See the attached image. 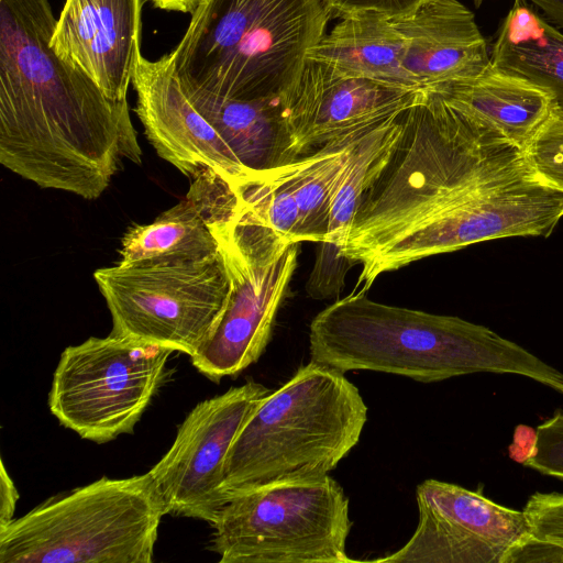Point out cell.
Here are the masks:
<instances>
[{
    "instance_id": "cell-3",
    "label": "cell",
    "mask_w": 563,
    "mask_h": 563,
    "mask_svg": "<svg viewBox=\"0 0 563 563\" xmlns=\"http://www.w3.org/2000/svg\"><path fill=\"white\" fill-rule=\"evenodd\" d=\"M311 361L431 383L474 373L530 378L563 395V373L485 325L389 306L364 291L335 300L311 321Z\"/></svg>"
},
{
    "instance_id": "cell-15",
    "label": "cell",
    "mask_w": 563,
    "mask_h": 563,
    "mask_svg": "<svg viewBox=\"0 0 563 563\" xmlns=\"http://www.w3.org/2000/svg\"><path fill=\"white\" fill-rule=\"evenodd\" d=\"M132 85L135 112L159 157L191 180L211 169L233 187L255 179L216 129L195 108L184 91L168 54L157 60L139 55Z\"/></svg>"
},
{
    "instance_id": "cell-11",
    "label": "cell",
    "mask_w": 563,
    "mask_h": 563,
    "mask_svg": "<svg viewBox=\"0 0 563 563\" xmlns=\"http://www.w3.org/2000/svg\"><path fill=\"white\" fill-rule=\"evenodd\" d=\"M423 93L351 76L306 57L292 85L279 96L286 163L357 142L415 106Z\"/></svg>"
},
{
    "instance_id": "cell-6",
    "label": "cell",
    "mask_w": 563,
    "mask_h": 563,
    "mask_svg": "<svg viewBox=\"0 0 563 563\" xmlns=\"http://www.w3.org/2000/svg\"><path fill=\"white\" fill-rule=\"evenodd\" d=\"M165 515L148 472L103 476L0 527V563H151Z\"/></svg>"
},
{
    "instance_id": "cell-17",
    "label": "cell",
    "mask_w": 563,
    "mask_h": 563,
    "mask_svg": "<svg viewBox=\"0 0 563 563\" xmlns=\"http://www.w3.org/2000/svg\"><path fill=\"white\" fill-rule=\"evenodd\" d=\"M395 21L404 38L402 67L420 89L477 76L492 65L474 13L459 0H422Z\"/></svg>"
},
{
    "instance_id": "cell-16",
    "label": "cell",
    "mask_w": 563,
    "mask_h": 563,
    "mask_svg": "<svg viewBox=\"0 0 563 563\" xmlns=\"http://www.w3.org/2000/svg\"><path fill=\"white\" fill-rule=\"evenodd\" d=\"M144 0H66L51 38L55 53L112 100L124 101L141 54Z\"/></svg>"
},
{
    "instance_id": "cell-30",
    "label": "cell",
    "mask_w": 563,
    "mask_h": 563,
    "mask_svg": "<svg viewBox=\"0 0 563 563\" xmlns=\"http://www.w3.org/2000/svg\"><path fill=\"white\" fill-rule=\"evenodd\" d=\"M0 478V527H2L14 519L13 515L19 499V493L15 484L7 472L3 461H1Z\"/></svg>"
},
{
    "instance_id": "cell-13",
    "label": "cell",
    "mask_w": 563,
    "mask_h": 563,
    "mask_svg": "<svg viewBox=\"0 0 563 563\" xmlns=\"http://www.w3.org/2000/svg\"><path fill=\"white\" fill-rule=\"evenodd\" d=\"M418 526L384 563H508L530 536L522 510L462 486L427 479L416 489Z\"/></svg>"
},
{
    "instance_id": "cell-1",
    "label": "cell",
    "mask_w": 563,
    "mask_h": 563,
    "mask_svg": "<svg viewBox=\"0 0 563 563\" xmlns=\"http://www.w3.org/2000/svg\"><path fill=\"white\" fill-rule=\"evenodd\" d=\"M47 0H0V163L41 188L99 198L142 150L128 101L63 60Z\"/></svg>"
},
{
    "instance_id": "cell-4",
    "label": "cell",
    "mask_w": 563,
    "mask_h": 563,
    "mask_svg": "<svg viewBox=\"0 0 563 563\" xmlns=\"http://www.w3.org/2000/svg\"><path fill=\"white\" fill-rule=\"evenodd\" d=\"M330 18L324 0H202L168 56L184 89L276 99L295 81Z\"/></svg>"
},
{
    "instance_id": "cell-19",
    "label": "cell",
    "mask_w": 563,
    "mask_h": 563,
    "mask_svg": "<svg viewBox=\"0 0 563 563\" xmlns=\"http://www.w3.org/2000/svg\"><path fill=\"white\" fill-rule=\"evenodd\" d=\"M404 38L395 18L367 14L341 19L307 57L384 84L420 89L402 67Z\"/></svg>"
},
{
    "instance_id": "cell-8",
    "label": "cell",
    "mask_w": 563,
    "mask_h": 563,
    "mask_svg": "<svg viewBox=\"0 0 563 563\" xmlns=\"http://www.w3.org/2000/svg\"><path fill=\"white\" fill-rule=\"evenodd\" d=\"M115 335L189 357L211 336L232 280L222 252L197 261L117 262L93 273Z\"/></svg>"
},
{
    "instance_id": "cell-31",
    "label": "cell",
    "mask_w": 563,
    "mask_h": 563,
    "mask_svg": "<svg viewBox=\"0 0 563 563\" xmlns=\"http://www.w3.org/2000/svg\"><path fill=\"white\" fill-rule=\"evenodd\" d=\"M537 9L541 10L545 19L559 26L563 27V0H526Z\"/></svg>"
},
{
    "instance_id": "cell-33",
    "label": "cell",
    "mask_w": 563,
    "mask_h": 563,
    "mask_svg": "<svg viewBox=\"0 0 563 563\" xmlns=\"http://www.w3.org/2000/svg\"><path fill=\"white\" fill-rule=\"evenodd\" d=\"M476 7H479L484 0H473Z\"/></svg>"
},
{
    "instance_id": "cell-10",
    "label": "cell",
    "mask_w": 563,
    "mask_h": 563,
    "mask_svg": "<svg viewBox=\"0 0 563 563\" xmlns=\"http://www.w3.org/2000/svg\"><path fill=\"white\" fill-rule=\"evenodd\" d=\"M563 217V191L530 167L505 177L409 230L358 260L357 286L367 290L382 274L416 261L495 239L548 236Z\"/></svg>"
},
{
    "instance_id": "cell-12",
    "label": "cell",
    "mask_w": 563,
    "mask_h": 563,
    "mask_svg": "<svg viewBox=\"0 0 563 563\" xmlns=\"http://www.w3.org/2000/svg\"><path fill=\"white\" fill-rule=\"evenodd\" d=\"M269 393L271 389L250 379L190 410L169 450L148 471L167 515L214 523L228 503L222 481L230 448Z\"/></svg>"
},
{
    "instance_id": "cell-32",
    "label": "cell",
    "mask_w": 563,
    "mask_h": 563,
    "mask_svg": "<svg viewBox=\"0 0 563 563\" xmlns=\"http://www.w3.org/2000/svg\"><path fill=\"white\" fill-rule=\"evenodd\" d=\"M153 3L154 7L166 10L176 11L183 13L192 14L199 7L202 0H147Z\"/></svg>"
},
{
    "instance_id": "cell-23",
    "label": "cell",
    "mask_w": 563,
    "mask_h": 563,
    "mask_svg": "<svg viewBox=\"0 0 563 563\" xmlns=\"http://www.w3.org/2000/svg\"><path fill=\"white\" fill-rule=\"evenodd\" d=\"M404 112L360 139L333 200L324 241L344 247L364 196L389 166L404 134Z\"/></svg>"
},
{
    "instance_id": "cell-26",
    "label": "cell",
    "mask_w": 563,
    "mask_h": 563,
    "mask_svg": "<svg viewBox=\"0 0 563 563\" xmlns=\"http://www.w3.org/2000/svg\"><path fill=\"white\" fill-rule=\"evenodd\" d=\"M525 155L538 179L563 191V110L554 107Z\"/></svg>"
},
{
    "instance_id": "cell-24",
    "label": "cell",
    "mask_w": 563,
    "mask_h": 563,
    "mask_svg": "<svg viewBox=\"0 0 563 563\" xmlns=\"http://www.w3.org/2000/svg\"><path fill=\"white\" fill-rule=\"evenodd\" d=\"M355 144L322 148L295 161L294 190L299 210L296 243L324 241L331 207Z\"/></svg>"
},
{
    "instance_id": "cell-27",
    "label": "cell",
    "mask_w": 563,
    "mask_h": 563,
    "mask_svg": "<svg viewBox=\"0 0 563 563\" xmlns=\"http://www.w3.org/2000/svg\"><path fill=\"white\" fill-rule=\"evenodd\" d=\"M357 263L342 254L338 244L322 241L318 243L316 261L309 275L306 290L316 299L338 296L345 286V275Z\"/></svg>"
},
{
    "instance_id": "cell-22",
    "label": "cell",
    "mask_w": 563,
    "mask_h": 563,
    "mask_svg": "<svg viewBox=\"0 0 563 563\" xmlns=\"http://www.w3.org/2000/svg\"><path fill=\"white\" fill-rule=\"evenodd\" d=\"M219 252L217 238L185 197L153 222L130 227L121 240L119 262L197 261Z\"/></svg>"
},
{
    "instance_id": "cell-29",
    "label": "cell",
    "mask_w": 563,
    "mask_h": 563,
    "mask_svg": "<svg viewBox=\"0 0 563 563\" xmlns=\"http://www.w3.org/2000/svg\"><path fill=\"white\" fill-rule=\"evenodd\" d=\"M422 0H324L331 16L355 15L397 18L411 13Z\"/></svg>"
},
{
    "instance_id": "cell-21",
    "label": "cell",
    "mask_w": 563,
    "mask_h": 563,
    "mask_svg": "<svg viewBox=\"0 0 563 563\" xmlns=\"http://www.w3.org/2000/svg\"><path fill=\"white\" fill-rule=\"evenodd\" d=\"M184 91L244 166L262 172L286 164L287 140L279 97L234 100L201 91Z\"/></svg>"
},
{
    "instance_id": "cell-18",
    "label": "cell",
    "mask_w": 563,
    "mask_h": 563,
    "mask_svg": "<svg viewBox=\"0 0 563 563\" xmlns=\"http://www.w3.org/2000/svg\"><path fill=\"white\" fill-rule=\"evenodd\" d=\"M429 89L487 121L523 150L556 106L549 91L493 65L477 76L442 82Z\"/></svg>"
},
{
    "instance_id": "cell-5",
    "label": "cell",
    "mask_w": 563,
    "mask_h": 563,
    "mask_svg": "<svg viewBox=\"0 0 563 563\" xmlns=\"http://www.w3.org/2000/svg\"><path fill=\"white\" fill-rule=\"evenodd\" d=\"M367 406L341 372L310 361L250 415L230 448L222 492L329 475L358 443Z\"/></svg>"
},
{
    "instance_id": "cell-7",
    "label": "cell",
    "mask_w": 563,
    "mask_h": 563,
    "mask_svg": "<svg viewBox=\"0 0 563 563\" xmlns=\"http://www.w3.org/2000/svg\"><path fill=\"white\" fill-rule=\"evenodd\" d=\"M220 563H345L349 499L330 475L261 486L229 499L212 525Z\"/></svg>"
},
{
    "instance_id": "cell-9",
    "label": "cell",
    "mask_w": 563,
    "mask_h": 563,
    "mask_svg": "<svg viewBox=\"0 0 563 563\" xmlns=\"http://www.w3.org/2000/svg\"><path fill=\"white\" fill-rule=\"evenodd\" d=\"M175 351L110 333L60 354L48 408L80 438L106 443L134 428L167 377Z\"/></svg>"
},
{
    "instance_id": "cell-2",
    "label": "cell",
    "mask_w": 563,
    "mask_h": 563,
    "mask_svg": "<svg viewBox=\"0 0 563 563\" xmlns=\"http://www.w3.org/2000/svg\"><path fill=\"white\" fill-rule=\"evenodd\" d=\"M401 155L364 196L342 254L358 260L426 219L529 167L487 121L424 89L402 114Z\"/></svg>"
},
{
    "instance_id": "cell-28",
    "label": "cell",
    "mask_w": 563,
    "mask_h": 563,
    "mask_svg": "<svg viewBox=\"0 0 563 563\" xmlns=\"http://www.w3.org/2000/svg\"><path fill=\"white\" fill-rule=\"evenodd\" d=\"M522 463L542 475L563 481V411H555L537 427L531 452Z\"/></svg>"
},
{
    "instance_id": "cell-14",
    "label": "cell",
    "mask_w": 563,
    "mask_h": 563,
    "mask_svg": "<svg viewBox=\"0 0 563 563\" xmlns=\"http://www.w3.org/2000/svg\"><path fill=\"white\" fill-rule=\"evenodd\" d=\"M232 280L228 307L211 336L190 356L213 382L234 376L265 351L297 265L298 243L239 251L220 241Z\"/></svg>"
},
{
    "instance_id": "cell-25",
    "label": "cell",
    "mask_w": 563,
    "mask_h": 563,
    "mask_svg": "<svg viewBox=\"0 0 563 563\" xmlns=\"http://www.w3.org/2000/svg\"><path fill=\"white\" fill-rule=\"evenodd\" d=\"M522 511L530 536L508 563H563V493H533Z\"/></svg>"
},
{
    "instance_id": "cell-20",
    "label": "cell",
    "mask_w": 563,
    "mask_h": 563,
    "mask_svg": "<svg viewBox=\"0 0 563 563\" xmlns=\"http://www.w3.org/2000/svg\"><path fill=\"white\" fill-rule=\"evenodd\" d=\"M492 65L549 91L563 110V33L526 0H515L490 48Z\"/></svg>"
}]
</instances>
